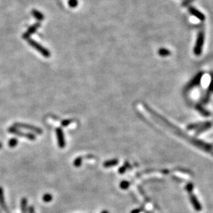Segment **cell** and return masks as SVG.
<instances>
[{
	"instance_id": "ba28073f",
	"label": "cell",
	"mask_w": 213,
	"mask_h": 213,
	"mask_svg": "<svg viewBox=\"0 0 213 213\" xmlns=\"http://www.w3.org/2000/svg\"><path fill=\"white\" fill-rule=\"evenodd\" d=\"M41 24H40L39 22L36 23L32 25V26H30V27L28 28V29L26 30V32H25L24 34H23L22 37L24 39H28L30 37V35H32V34H34V32L37 31L38 28L40 27Z\"/></svg>"
},
{
	"instance_id": "f1b7e54d",
	"label": "cell",
	"mask_w": 213,
	"mask_h": 213,
	"mask_svg": "<svg viewBox=\"0 0 213 213\" xmlns=\"http://www.w3.org/2000/svg\"><path fill=\"white\" fill-rule=\"evenodd\" d=\"M186 191L188 192V193H193V184L191 183H188L187 185L186 186Z\"/></svg>"
},
{
	"instance_id": "2e32d148",
	"label": "cell",
	"mask_w": 213,
	"mask_h": 213,
	"mask_svg": "<svg viewBox=\"0 0 213 213\" xmlns=\"http://www.w3.org/2000/svg\"><path fill=\"white\" fill-rule=\"evenodd\" d=\"M27 207H28V200L27 199L23 197L21 200V210L22 213H27Z\"/></svg>"
},
{
	"instance_id": "7a4b0ae2",
	"label": "cell",
	"mask_w": 213,
	"mask_h": 213,
	"mask_svg": "<svg viewBox=\"0 0 213 213\" xmlns=\"http://www.w3.org/2000/svg\"><path fill=\"white\" fill-rule=\"evenodd\" d=\"M27 41L28 44H29L30 46L34 48L36 51L39 52L42 56H44V57H46V58H49V57H51V52H50L47 49H46L45 47H44L43 46H41L39 43H38L37 41H34V39H30V38L27 39Z\"/></svg>"
},
{
	"instance_id": "cb8c5ba5",
	"label": "cell",
	"mask_w": 213,
	"mask_h": 213,
	"mask_svg": "<svg viewBox=\"0 0 213 213\" xmlns=\"http://www.w3.org/2000/svg\"><path fill=\"white\" fill-rule=\"evenodd\" d=\"M120 188L123 190H126L128 188V187H129L130 186V183L129 182H128V181H122V182L120 183Z\"/></svg>"
},
{
	"instance_id": "f546056e",
	"label": "cell",
	"mask_w": 213,
	"mask_h": 213,
	"mask_svg": "<svg viewBox=\"0 0 213 213\" xmlns=\"http://www.w3.org/2000/svg\"><path fill=\"white\" fill-rule=\"evenodd\" d=\"M28 212H29V213H35V212H34V207L32 206H30L29 210H28Z\"/></svg>"
},
{
	"instance_id": "e0dca14e",
	"label": "cell",
	"mask_w": 213,
	"mask_h": 213,
	"mask_svg": "<svg viewBox=\"0 0 213 213\" xmlns=\"http://www.w3.org/2000/svg\"><path fill=\"white\" fill-rule=\"evenodd\" d=\"M158 54L159 56L163 57H168V56H169V55H170V54H171V52H170L169 50H168L167 49H165V48H161L160 49H159Z\"/></svg>"
},
{
	"instance_id": "ac0fdd59",
	"label": "cell",
	"mask_w": 213,
	"mask_h": 213,
	"mask_svg": "<svg viewBox=\"0 0 213 213\" xmlns=\"http://www.w3.org/2000/svg\"><path fill=\"white\" fill-rule=\"evenodd\" d=\"M203 122H199V123H195V124H189V125L187 126V129L188 130L199 129V128L203 125Z\"/></svg>"
},
{
	"instance_id": "52a82bcc",
	"label": "cell",
	"mask_w": 213,
	"mask_h": 213,
	"mask_svg": "<svg viewBox=\"0 0 213 213\" xmlns=\"http://www.w3.org/2000/svg\"><path fill=\"white\" fill-rule=\"evenodd\" d=\"M56 136L57 143H58L59 147L60 148H64L66 147V140H65L64 134L63 132V130L61 128H56Z\"/></svg>"
},
{
	"instance_id": "484cf974",
	"label": "cell",
	"mask_w": 213,
	"mask_h": 213,
	"mask_svg": "<svg viewBox=\"0 0 213 213\" xmlns=\"http://www.w3.org/2000/svg\"><path fill=\"white\" fill-rule=\"evenodd\" d=\"M68 6L70 8H76L78 6L77 0H68Z\"/></svg>"
},
{
	"instance_id": "8fae6325",
	"label": "cell",
	"mask_w": 213,
	"mask_h": 213,
	"mask_svg": "<svg viewBox=\"0 0 213 213\" xmlns=\"http://www.w3.org/2000/svg\"><path fill=\"white\" fill-rule=\"evenodd\" d=\"M212 124L210 122H203V125L201 126L200 128L197 130V131L196 132L197 135H199L201 134V132L206 131V130L210 129V128L212 127Z\"/></svg>"
},
{
	"instance_id": "603a6c76",
	"label": "cell",
	"mask_w": 213,
	"mask_h": 213,
	"mask_svg": "<svg viewBox=\"0 0 213 213\" xmlns=\"http://www.w3.org/2000/svg\"><path fill=\"white\" fill-rule=\"evenodd\" d=\"M206 93L210 94V95L211 93H213V73L211 74L210 83V85H209V86H208V91H207Z\"/></svg>"
},
{
	"instance_id": "836d02e7",
	"label": "cell",
	"mask_w": 213,
	"mask_h": 213,
	"mask_svg": "<svg viewBox=\"0 0 213 213\" xmlns=\"http://www.w3.org/2000/svg\"><path fill=\"white\" fill-rule=\"evenodd\" d=\"M212 155H213V150L212 151Z\"/></svg>"
},
{
	"instance_id": "9c48e42d",
	"label": "cell",
	"mask_w": 213,
	"mask_h": 213,
	"mask_svg": "<svg viewBox=\"0 0 213 213\" xmlns=\"http://www.w3.org/2000/svg\"><path fill=\"white\" fill-rule=\"evenodd\" d=\"M188 11L191 15H193V16L197 17V18L199 19V20L204 21L205 19H206V17H205L204 14H203L202 13L197 10V8H195V7L190 6L188 8Z\"/></svg>"
},
{
	"instance_id": "6da1fadb",
	"label": "cell",
	"mask_w": 213,
	"mask_h": 213,
	"mask_svg": "<svg viewBox=\"0 0 213 213\" xmlns=\"http://www.w3.org/2000/svg\"><path fill=\"white\" fill-rule=\"evenodd\" d=\"M205 41V33L203 30H200L197 34V38L195 47H194V53L196 56H200L202 53L203 44Z\"/></svg>"
},
{
	"instance_id": "4dcf8cb0",
	"label": "cell",
	"mask_w": 213,
	"mask_h": 213,
	"mask_svg": "<svg viewBox=\"0 0 213 213\" xmlns=\"http://www.w3.org/2000/svg\"><path fill=\"white\" fill-rule=\"evenodd\" d=\"M140 212H141V210H140V209H134V210H132L131 211V212L130 213H139Z\"/></svg>"
},
{
	"instance_id": "d4e9b609",
	"label": "cell",
	"mask_w": 213,
	"mask_h": 213,
	"mask_svg": "<svg viewBox=\"0 0 213 213\" xmlns=\"http://www.w3.org/2000/svg\"><path fill=\"white\" fill-rule=\"evenodd\" d=\"M128 167H129V164H128V162L125 163V164H124V166L121 167V168H120V169H119V172H120V173H121V174L124 173V172H126V169H127V168H128Z\"/></svg>"
},
{
	"instance_id": "7c38bea8",
	"label": "cell",
	"mask_w": 213,
	"mask_h": 213,
	"mask_svg": "<svg viewBox=\"0 0 213 213\" xmlns=\"http://www.w3.org/2000/svg\"><path fill=\"white\" fill-rule=\"evenodd\" d=\"M196 109L200 114L203 115V116L209 117L210 115V112L203 108V105H201V103H198V104L196 105Z\"/></svg>"
},
{
	"instance_id": "4fadbf2b",
	"label": "cell",
	"mask_w": 213,
	"mask_h": 213,
	"mask_svg": "<svg viewBox=\"0 0 213 213\" xmlns=\"http://www.w3.org/2000/svg\"><path fill=\"white\" fill-rule=\"evenodd\" d=\"M0 206L2 208L3 210L7 211V207L6 206L4 190L1 186H0Z\"/></svg>"
},
{
	"instance_id": "9a60e30c",
	"label": "cell",
	"mask_w": 213,
	"mask_h": 213,
	"mask_svg": "<svg viewBox=\"0 0 213 213\" xmlns=\"http://www.w3.org/2000/svg\"><path fill=\"white\" fill-rule=\"evenodd\" d=\"M119 161L117 159H111V160H108L105 161V162L103 163V166L105 168H110V167H113L117 166L118 164Z\"/></svg>"
},
{
	"instance_id": "d6986e66",
	"label": "cell",
	"mask_w": 213,
	"mask_h": 213,
	"mask_svg": "<svg viewBox=\"0 0 213 213\" xmlns=\"http://www.w3.org/2000/svg\"><path fill=\"white\" fill-rule=\"evenodd\" d=\"M210 95L206 93L205 94V95L202 97V99H201L200 103L201 105L206 104V103H208L209 101H210Z\"/></svg>"
},
{
	"instance_id": "8992f818",
	"label": "cell",
	"mask_w": 213,
	"mask_h": 213,
	"mask_svg": "<svg viewBox=\"0 0 213 213\" xmlns=\"http://www.w3.org/2000/svg\"><path fill=\"white\" fill-rule=\"evenodd\" d=\"M191 142L192 143L196 146L197 147H199V148L203 149V150L206 151V152H211V151H212V146L209 144V143H206V142H203L202 141H200V140L195 139H192Z\"/></svg>"
},
{
	"instance_id": "83f0119b",
	"label": "cell",
	"mask_w": 213,
	"mask_h": 213,
	"mask_svg": "<svg viewBox=\"0 0 213 213\" xmlns=\"http://www.w3.org/2000/svg\"><path fill=\"white\" fill-rule=\"evenodd\" d=\"M195 1H196V0H183V2H182V4H181V5H182V6H183V7L188 6H189L191 4L194 2Z\"/></svg>"
},
{
	"instance_id": "ffe728a7",
	"label": "cell",
	"mask_w": 213,
	"mask_h": 213,
	"mask_svg": "<svg viewBox=\"0 0 213 213\" xmlns=\"http://www.w3.org/2000/svg\"><path fill=\"white\" fill-rule=\"evenodd\" d=\"M17 144H18V139L17 138H12V139H9L8 142V146L10 148H15L17 146Z\"/></svg>"
},
{
	"instance_id": "3957f363",
	"label": "cell",
	"mask_w": 213,
	"mask_h": 213,
	"mask_svg": "<svg viewBox=\"0 0 213 213\" xmlns=\"http://www.w3.org/2000/svg\"><path fill=\"white\" fill-rule=\"evenodd\" d=\"M203 74L204 73H203V72H199L198 73L195 75V76L194 77L191 81L189 82V83L185 86L183 90L184 93H188V92L191 91L192 89H193L195 87L200 85L201 79L203 77Z\"/></svg>"
},
{
	"instance_id": "1f68e13d",
	"label": "cell",
	"mask_w": 213,
	"mask_h": 213,
	"mask_svg": "<svg viewBox=\"0 0 213 213\" xmlns=\"http://www.w3.org/2000/svg\"><path fill=\"white\" fill-rule=\"evenodd\" d=\"M101 213H108V211H107V210H103V211H102V212H101Z\"/></svg>"
},
{
	"instance_id": "4316f807",
	"label": "cell",
	"mask_w": 213,
	"mask_h": 213,
	"mask_svg": "<svg viewBox=\"0 0 213 213\" xmlns=\"http://www.w3.org/2000/svg\"><path fill=\"white\" fill-rule=\"evenodd\" d=\"M72 122V120H63L62 122H61V126H64V127H66V126L70 125Z\"/></svg>"
},
{
	"instance_id": "7402d4cb",
	"label": "cell",
	"mask_w": 213,
	"mask_h": 213,
	"mask_svg": "<svg viewBox=\"0 0 213 213\" xmlns=\"http://www.w3.org/2000/svg\"><path fill=\"white\" fill-rule=\"evenodd\" d=\"M42 199L44 202L46 203H49L53 200V196H52L51 194L50 193H46L44 195L43 197H42Z\"/></svg>"
},
{
	"instance_id": "30bf717a",
	"label": "cell",
	"mask_w": 213,
	"mask_h": 213,
	"mask_svg": "<svg viewBox=\"0 0 213 213\" xmlns=\"http://www.w3.org/2000/svg\"><path fill=\"white\" fill-rule=\"evenodd\" d=\"M189 197H190V200H191L192 204L194 207V208L195 209V210L197 211H200L201 210V206L199 203V201H198V199L195 195H194L193 193H189Z\"/></svg>"
},
{
	"instance_id": "d6a6232c",
	"label": "cell",
	"mask_w": 213,
	"mask_h": 213,
	"mask_svg": "<svg viewBox=\"0 0 213 213\" xmlns=\"http://www.w3.org/2000/svg\"><path fill=\"white\" fill-rule=\"evenodd\" d=\"M2 147H3V145H2V143H1V142H0V149H1V148H2Z\"/></svg>"
},
{
	"instance_id": "277c9868",
	"label": "cell",
	"mask_w": 213,
	"mask_h": 213,
	"mask_svg": "<svg viewBox=\"0 0 213 213\" xmlns=\"http://www.w3.org/2000/svg\"><path fill=\"white\" fill-rule=\"evenodd\" d=\"M8 131L9 133L13 134V135L19 136V137L26 138V139L31 140V141H34V140L36 139V136L34 133H32V132H23L19 130L18 128L13 126L9 128L8 129Z\"/></svg>"
},
{
	"instance_id": "5bb4252c",
	"label": "cell",
	"mask_w": 213,
	"mask_h": 213,
	"mask_svg": "<svg viewBox=\"0 0 213 213\" xmlns=\"http://www.w3.org/2000/svg\"><path fill=\"white\" fill-rule=\"evenodd\" d=\"M31 14L32 15V16H33L34 18L36 19V20L39 21V22L43 21L44 20V15L43 14V13H41V12H40V11L36 10V9H33V10H32Z\"/></svg>"
},
{
	"instance_id": "5b68a950",
	"label": "cell",
	"mask_w": 213,
	"mask_h": 213,
	"mask_svg": "<svg viewBox=\"0 0 213 213\" xmlns=\"http://www.w3.org/2000/svg\"><path fill=\"white\" fill-rule=\"evenodd\" d=\"M13 126L16 127L17 128H24V129L30 130L31 131L32 133L34 132V133L37 134V135H41L43 133V131L40 128H38L37 126H34L32 125H30V124H24V123H19L16 122L13 124Z\"/></svg>"
},
{
	"instance_id": "44dd1931",
	"label": "cell",
	"mask_w": 213,
	"mask_h": 213,
	"mask_svg": "<svg viewBox=\"0 0 213 213\" xmlns=\"http://www.w3.org/2000/svg\"><path fill=\"white\" fill-rule=\"evenodd\" d=\"M82 161H83V159H82V157H78L75 159L73 162V166L76 168H79L82 166Z\"/></svg>"
}]
</instances>
